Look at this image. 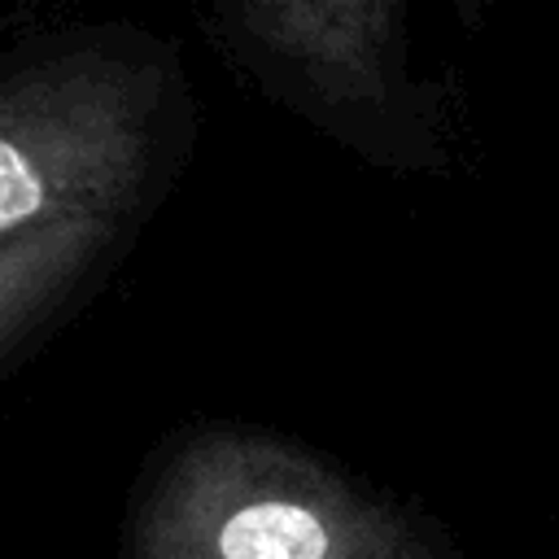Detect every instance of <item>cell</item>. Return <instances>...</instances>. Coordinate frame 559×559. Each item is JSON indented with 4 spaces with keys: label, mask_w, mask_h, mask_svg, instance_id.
<instances>
[{
    "label": "cell",
    "mask_w": 559,
    "mask_h": 559,
    "mask_svg": "<svg viewBox=\"0 0 559 559\" xmlns=\"http://www.w3.org/2000/svg\"><path fill=\"white\" fill-rule=\"evenodd\" d=\"M122 218L70 214L0 240V354L39 328L118 245Z\"/></svg>",
    "instance_id": "4"
},
{
    "label": "cell",
    "mask_w": 559,
    "mask_h": 559,
    "mask_svg": "<svg viewBox=\"0 0 559 559\" xmlns=\"http://www.w3.org/2000/svg\"><path fill=\"white\" fill-rule=\"evenodd\" d=\"M493 0H214L236 57L284 109L389 170H437L454 87L419 48L480 35Z\"/></svg>",
    "instance_id": "1"
},
{
    "label": "cell",
    "mask_w": 559,
    "mask_h": 559,
    "mask_svg": "<svg viewBox=\"0 0 559 559\" xmlns=\"http://www.w3.org/2000/svg\"><path fill=\"white\" fill-rule=\"evenodd\" d=\"M131 559H437L332 463L262 428H201L157 472Z\"/></svg>",
    "instance_id": "2"
},
{
    "label": "cell",
    "mask_w": 559,
    "mask_h": 559,
    "mask_svg": "<svg viewBox=\"0 0 559 559\" xmlns=\"http://www.w3.org/2000/svg\"><path fill=\"white\" fill-rule=\"evenodd\" d=\"M179 74L140 48H70L0 83V240L100 214L131 218L153 183Z\"/></svg>",
    "instance_id": "3"
}]
</instances>
